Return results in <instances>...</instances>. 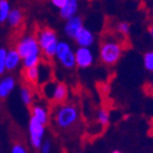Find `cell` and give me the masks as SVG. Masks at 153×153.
Wrapping results in <instances>:
<instances>
[{"label": "cell", "mask_w": 153, "mask_h": 153, "mask_svg": "<svg viewBox=\"0 0 153 153\" xmlns=\"http://www.w3.org/2000/svg\"><path fill=\"white\" fill-rule=\"evenodd\" d=\"M15 49L23 59L24 69L34 68L41 64L42 51L39 46L36 36L33 34L24 36L19 41L16 43Z\"/></svg>", "instance_id": "cell-1"}, {"label": "cell", "mask_w": 153, "mask_h": 153, "mask_svg": "<svg viewBox=\"0 0 153 153\" xmlns=\"http://www.w3.org/2000/svg\"><path fill=\"white\" fill-rule=\"evenodd\" d=\"M124 45L123 42L114 33H106L102 38L99 48V58L105 65H115L122 57Z\"/></svg>", "instance_id": "cell-2"}, {"label": "cell", "mask_w": 153, "mask_h": 153, "mask_svg": "<svg viewBox=\"0 0 153 153\" xmlns=\"http://www.w3.org/2000/svg\"><path fill=\"white\" fill-rule=\"evenodd\" d=\"M51 118H53L55 124L57 125V128L66 131L72 128L78 122L79 110L72 103L56 105L53 109Z\"/></svg>", "instance_id": "cell-3"}, {"label": "cell", "mask_w": 153, "mask_h": 153, "mask_svg": "<svg viewBox=\"0 0 153 153\" xmlns=\"http://www.w3.org/2000/svg\"><path fill=\"white\" fill-rule=\"evenodd\" d=\"M36 40L42 51V55L47 60H51L56 56L57 47L59 44V39L54 29L44 27L36 32Z\"/></svg>", "instance_id": "cell-4"}, {"label": "cell", "mask_w": 153, "mask_h": 153, "mask_svg": "<svg viewBox=\"0 0 153 153\" xmlns=\"http://www.w3.org/2000/svg\"><path fill=\"white\" fill-rule=\"evenodd\" d=\"M42 93L46 100L56 105L64 104L69 97V88L64 82L49 80L42 85Z\"/></svg>", "instance_id": "cell-5"}, {"label": "cell", "mask_w": 153, "mask_h": 153, "mask_svg": "<svg viewBox=\"0 0 153 153\" xmlns=\"http://www.w3.org/2000/svg\"><path fill=\"white\" fill-rule=\"evenodd\" d=\"M55 58L61 64L62 68L66 70H72L76 66L75 61V51L71 44L66 41H60L58 44Z\"/></svg>", "instance_id": "cell-6"}, {"label": "cell", "mask_w": 153, "mask_h": 153, "mask_svg": "<svg viewBox=\"0 0 153 153\" xmlns=\"http://www.w3.org/2000/svg\"><path fill=\"white\" fill-rule=\"evenodd\" d=\"M29 141L34 149H40L44 141L45 136V125L36 121V119L30 118L28 123Z\"/></svg>", "instance_id": "cell-7"}, {"label": "cell", "mask_w": 153, "mask_h": 153, "mask_svg": "<svg viewBox=\"0 0 153 153\" xmlns=\"http://www.w3.org/2000/svg\"><path fill=\"white\" fill-rule=\"evenodd\" d=\"M75 61L79 69H88L94 62V55L90 48L78 47L75 51Z\"/></svg>", "instance_id": "cell-8"}, {"label": "cell", "mask_w": 153, "mask_h": 153, "mask_svg": "<svg viewBox=\"0 0 153 153\" xmlns=\"http://www.w3.org/2000/svg\"><path fill=\"white\" fill-rule=\"evenodd\" d=\"M31 118L36 119V121H39L40 123H42L43 125H45L49 122V109L46 105L42 104V103H33V105L31 106Z\"/></svg>", "instance_id": "cell-9"}, {"label": "cell", "mask_w": 153, "mask_h": 153, "mask_svg": "<svg viewBox=\"0 0 153 153\" xmlns=\"http://www.w3.org/2000/svg\"><path fill=\"white\" fill-rule=\"evenodd\" d=\"M84 28V22H82V18L80 16L76 15L74 17L70 18L65 22L63 27L64 33H65L66 36H69L70 39H73L76 36V34Z\"/></svg>", "instance_id": "cell-10"}, {"label": "cell", "mask_w": 153, "mask_h": 153, "mask_svg": "<svg viewBox=\"0 0 153 153\" xmlns=\"http://www.w3.org/2000/svg\"><path fill=\"white\" fill-rule=\"evenodd\" d=\"M74 41L78 45V47L90 48L95 42V36L89 28L84 26V28L79 31L74 38Z\"/></svg>", "instance_id": "cell-11"}, {"label": "cell", "mask_w": 153, "mask_h": 153, "mask_svg": "<svg viewBox=\"0 0 153 153\" xmlns=\"http://www.w3.org/2000/svg\"><path fill=\"white\" fill-rule=\"evenodd\" d=\"M23 59L19 56L15 48H11L8 51L7 54V59H5V69L9 72H13L17 70L21 66Z\"/></svg>", "instance_id": "cell-12"}, {"label": "cell", "mask_w": 153, "mask_h": 153, "mask_svg": "<svg viewBox=\"0 0 153 153\" xmlns=\"http://www.w3.org/2000/svg\"><path fill=\"white\" fill-rule=\"evenodd\" d=\"M16 79L12 75H7L0 80V99H7L15 89Z\"/></svg>", "instance_id": "cell-13"}, {"label": "cell", "mask_w": 153, "mask_h": 153, "mask_svg": "<svg viewBox=\"0 0 153 153\" xmlns=\"http://www.w3.org/2000/svg\"><path fill=\"white\" fill-rule=\"evenodd\" d=\"M78 5L79 3L76 0H66L63 8L59 10V14L63 19L68 21L70 18L76 16L77 12H78Z\"/></svg>", "instance_id": "cell-14"}, {"label": "cell", "mask_w": 153, "mask_h": 153, "mask_svg": "<svg viewBox=\"0 0 153 153\" xmlns=\"http://www.w3.org/2000/svg\"><path fill=\"white\" fill-rule=\"evenodd\" d=\"M23 76L27 84L32 85V86L38 85L40 82V71H39V66L24 69Z\"/></svg>", "instance_id": "cell-15"}, {"label": "cell", "mask_w": 153, "mask_h": 153, "mask_svg": "<svg viewBox=\"0 0 153 153\" xmlns=\"http://www.w3.org/2000/svg\"><path fill=\"white\" fill-rule=\"evenodd\" d=\"M24 21V13L21 9L15 8V9H11V12L9 14V17L7 19L9 26L12 27V28H17L18 26L21 25Z\"/></svg>", "instance_id": "cell-16"}, {"label": "cell", "mask_w": 153, "mask_h": 153, "mask_svg": "<svg viewBox=\"0 0 153 153\" xmlns=\"http://www.w3.org/2000/svg\"><path fill=\"white\" fill-rule=\"evenodd\" d=\"M19 97H21L22 102L24 105L31 107L34 103V95H33V91L29 86H23L19 90Z\"/></svg>", "instance_id": "cell-17"}, {"label": "cell", "mask_w": 153, "mask_h": 153, "mask_svg": "<svg viewBox=\"0 0 153 153\" xmlns=\"http://www.w3.org/2000/svg\"><path fill=\"white\" fill-rule=\"evenodd\" d=\"M11 12V4L7 0H0V23L7 22Z\"/></svg>", "instance_id": "cell-18"}, {"label": "cell", "mask_w": 153, "mask_h": 153, "mask_svg": "<svg viewBox=\"0 0 153 153\" xmlns=\"http://www.w3.org/2000/svg\"><path fill=\"white\" fill-rule=\"evenodd\" d=\"M97 120L102 126H106V125L109 123V120H110L109 112L105 109V108L99 109V111H97Z\"/></svg>", "instance_id": "cell-19"}, {"label": "cell", "mask_w": 153, "mask_h": 153, "mask_svg": "<svg viewBox=\"0 0 153 153\" xmlns=\"http://www.w3.org/2000/svg\"><path fill=\"white\" fill-rule=\"evenodd\" d=\"M116 30L120 36H128L131 31V26L126 22H120L116 26Z\"/></svg>", "instance_id": "cell-20"}, {"label": "cell", "mask_w": 153, "mask_h": 153, "mask_svg": "<svg viewBox=\"0 0 153 153\" xmlns=\"http://www.w3.org/2000/svg\"><path fill=\"white\" fill-rule=\"evenodd\" d=\"M143 65H145L146 70L153 73V51H150L145 54V56H143Z\"/></svg>", "instance_id": "cell-21"}, {"label": "cell", "mask_w": 153, "mask_h": 153, "mask_svg": "<svg viewBox=\"0 0 153 153\" xmlns=\"http://www.w3.org/2000/svg\"><path fill=\"white\" fill-rule=\"evenodd\" d=\"M7 54H8V49H5L4 47H1L0 48V75H3L7 71V69H5Z\"/></svg>", "instance_id": "cell-22"}, {"label": "cell", "mask_w": 153, "mask_h": 153, "mask_svg": "<svg viewBox=\"0 0 153 153\" xmlns=\"http://www.w3.org/2000/svg\"><path fill=\"white\" fill-rule=\"evenodd\" d=\"M51 149H53V145H51V140H44L40 150H41V153H51Z\"/></svg>", "instance_id": "cell-23"}, {"label": "cell", "mask_w": 153, "mask_h": 153, "mask_svg": "<svg viewBox=\"0 0 153 153\" xmlns=\"http://www.w3.org/2000/svg\"><path fill=\"white\" fill-rule=\"evenodd\" d=\"M12 153H27V150L22 143H14L12 147Z\"/></svg>", "instance_id": "cell-24"}, {"label": "cell", "mask_w": 153, "mask_h": 153, "mask_svg": "<svg viewBox=\"0 0 153 153\" xmlns=\"http://www.w3.org/2000/svg\"><path fill=\"white\" fill-rule=\"evenodd\" d=\"M66 0H53L51 1V4L54 5L55 8H57L58 10H60V9L63 8V5L65 4Z\"/></svg>", "instance_id": "cell-25"}, {"label": "cell", "mask_w": 153, "mask_h": 153, "mask_svg": "<svg viewBox=\"0 0 153 153\" xmlns=\"http://www.w3.org/2000/svg\"><path fill=\"white\" fill-rule=\"evenodd\" d=\"M149 34H150L151 39L153 40V25H151L150 27H149Z\"/></svg>", "instance_id": "cell-26"}, {"label": "cell", "mask_w": 153, "mask_h": 153, "mask_svg": "<svg viewBox=\"0 0 153 153\" xmlns=\"http://www.w3.org/2000/svg\"><path fill=\"white\" fill-rule=\"evenodd\" d=\"M111 153H121L120 151H118V150H115V151H112Z\"/></svg>", "instance_id": "cell-27"}, {"label": "cell", "mask_w": 153, "mask_h": 153, "mask_svg": "<svg viewBox=\"0 0 153 153\" xmlns=\"http://www.w3.org/2000/svg\"><path fill=\"white\" fill-rule=\"evenodd\" d=\"M152 74H153V73H152Z\"/></svg>", "instance_id": "cell-28"}]
</instances>
